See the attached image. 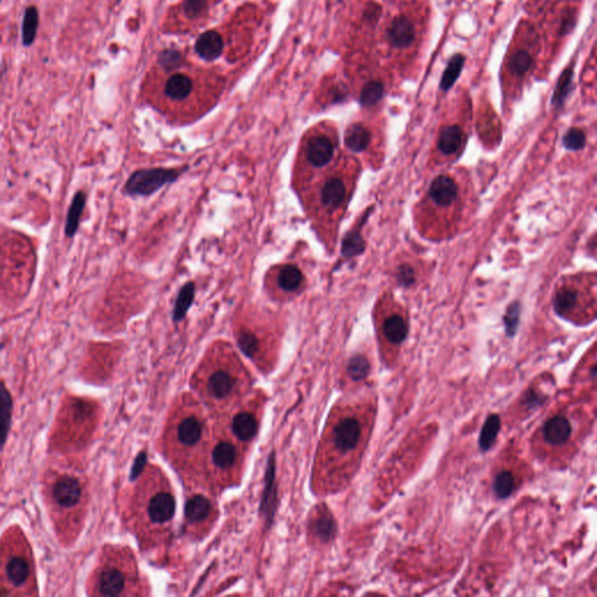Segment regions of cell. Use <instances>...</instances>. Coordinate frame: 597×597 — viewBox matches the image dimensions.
Masks as SVG:
<instances>
[{
	"label": "cell",
	"mask_w": 597,
	"mask_h": 597,
	"mask_svg": "<svg viewBox=\"0 0 597 597\" xmlns=\"http://www.w3.org/2000/svg\"><path fill=\"white\" fill-rule=\"evenodd\" d=\"M210 432L199 402L182 395L173 406L162 436V453L183 478L203 475V464Z\"/></svg>",
	"instance_id": "obj_1"
},
{
	"label": "cell",
	"mask_w": 597,
	"mask_h": 597,
	"mask_svg": "<svg viewBox=\"0 0 597 597\" xmlns=\"http://www.w3.org/2000/svg\"><path fill=\"white\" fill-rule=\"evenodd\" d=\"M176 510V496L166 475L159 468L147 466L130 508V522L141 545L158 546L169 538Z\"/></svg>",
	"instance_id": "obj_2"
},
{
	"label": "cell",
	"mask_w": 597,
	"mask_h": 597,
	"mask_svg": "<svg viewBox=\"0 0 597 597\" xmlns=\"http://www.w3.org/2000/svg\"><path fill=\"white\" fill-rule=\"evenodd\" d=\"M192 385L213 412H230L249 391L251 377L230 347L218 346L204 357Z\"/></svg>",
	"instance_id": "obj_3"
},
{
	"label": "cell",
	"mask_w": 597,
	"mask_h": 597,
	"mask_svg": "<svg viewBox=\"0 0 597 597\" xmlns=\"http://www.w3.org/2000/svg\"><path fill=\"white\" fill-rule=\"evenodd\" d=\"M91 594L98 596H130L143 594L137 563L130 549L109 546L102 554L91 577Z\"/></svg>",
	"instance_id": "obj_4"
},
{
	"label": "cell",
	"mask_w": 597,
	"mask_h": 597,
	"mask_svg": "<svg viewBox=\"0 0 597 597\" xmlns=\"http://www.w3.org/2000/svg\"><path fill=\"white\" fill-rule=\"evenodd\" d=\"M244 448L223 429L216 431L208 441L203 475L216 490H223L240 483L243 474Z\"/></svg>",
	"instance_id": "obj_5"
},
{
	"label": "cell",
	"mask_w": 597,
	"mask_h": 597,
	"mask_svg": "<svg viewBox=\"0 0 597 597\" xmlns=\"http://www.w3.org/2000/svg\"><path fill=\"white\" fill-rule=\"evenodd\" d=\"M14 549L10 546L0 552V596L28 594L35 588L34 561L29 546L24 539L19 540Z\"/></svg>",
	"instance_id": "obj_6"
},
{
	"label": "cell",
	"mask_w": 597,
	"mask_h": 597,
	"mask_svg": "<svg viewBox=\"0 0 597 597\" xmlns=\"http://www.w3.org/2000/svg\"><path fill=\"white\" fill-rule=\"evenodd\" d=\"M47 501L54 513L74 515L82 511L86 497V485L82 478L70 471H58L49 476Z\"/></svg>",
	"instance_id": "obj_7"
},
{
	"label": "cell",
	"mask_w": 597,
	"mask_h": 597,
	"mask_svg": "<svg viewBox=\"0 0 597 597\" xmlns=\"http://www.w3.org/2000/svg\"><path fill=\"white\" fill-rule=\"evenodd\" d=\"M217 513L216 505L206 494L189 496L185 506V532L194 538H203L213 527Z\"/></svg>",
	"instance_id": "obj_8"
},
{
	"label": "cell",
	"mask_w": 597,
	"mask_h": 597,
	"mask_svg": "<svg viewBox=\"0 0 597 597\" xmlns=\"http://www.w3.org/2000/svg\"><path fill=\"white\" fill-rule=\"evenodd\" d=\"M263 399L256 397L250 402L240 406L234 418L231 419L229 433L243 447H247L257 435L263 416Z\"/></svg>",
	"instance_id": "obj_9"
},
{
	"label": "cell",
	"mask_w": 597,
	"mask_h": 597,
	"mask_svg": "<svg viewBox=\"0 0 597 597\" xmlns=\"http://www.w3.org/2000/svg\"><path fill=\"white\" fill-rule=\"evenodd\" d=\"M179 176L178 169H141L131 176L125 185V190L130 195H151L164 185L176 181Z\"/></svg>",
	"instance_id": "obj_10"
},
{
	"label": "cell",
	"mask_w": 597,
	"mask_h": 597,
	"mask_svg": "<svg viewBox=\"0 0 597 597\" xmlns=\"http://www.w3.org/2000/svg\"><path fill=\"white\" fill-rule=\"evenodd\" d=\"M335 148L336 143L329 134L320 132L309 136L303 146L305 164L313 169H322L332 162Z\"/></svg>",
	"instance_id": "obj_11"
},
{
	"label": "cell",
	"mask_w": 597,
	"mask_h": 597,
	"mask_svg": "<svg viewBox=\"0 0 597 597\" xmlns=\"http://www.w3.org/2000/svg\"><path fill=\"white\" fill-rule=\"evenodd\" d=\"M347 185L341 176H330L322 182L319 190V203L322 210L336 211L347 199Z\"/></svg>",
	"instance_id": "obj_12"
},
{
	"label": "cell",
	"mask_w": 597,
	"mask_h": 597,
	"mask_svg": "<svg viewBox=\"0 0 597 597\" xmlns=\"http://www.w3.org/2000/svg\"><path fill=\"white\" fill-rule=\"evenodd\" d=\"M416 39V28L405 15H398L386 29V40L395 48H407Z\"/></svg>",
	"instance_id": "obj_13"
},
{
	"label": "cell",
	"mask_w": 597,
	"mask_h": 597,
	"mask_svg": "<svg viewBox=\"0 0 597 597\" xmlns=\"http://www.w3.org/2000/svg\"><path fill=\"white\" fill-rule=\"evenodd\" d=\"M457 183L450 176H440L429 187V197L436 206L447 208L457 202Z\"/></svg>",
	"instance_id": "obj_14"
},
{
	"label": "cell",
	"mask_w": 597,
	"mask_h": 597,
	"mask_svg": "<svg viewBox=\"0 0 597 597\" xmlns=\"http://www.w3.org/2000/svg\"><path fill=\"white\" fill-rule=\"evenodd\" d=\"M572 433L570 422L565 416H553L546 422L542 428V435L546 442L552 446H560L567 442Z\"/></svg>",
	"instance_id": "obj_15"
},
{
	"label": "cell",
	"mask_w": 597,
	"mask_h": 597,
	"mask_svg": "<svg viewBox=\"0 0 597 597\" xmlns=\"http://www.w3.org/2000/svg\"><path fill=\"white\" fill-rule=\"evenodd\" d=\"M194 89V83L190 76L176 72L171 76L165 83L164 93L169 100L173 102H182L189 98Z\"/></svg>",
	"instance_id": "obj_16"
},
{
	"label": "cell",
	"mask_w": 597,
	"mask_h": 597,
	"mask_svg": "<svg viewBox=\"0 0 597 597\" xmlns=\"http://www.w3.org/2000/svg\"><path fill=\"white\" fill-rule=\"evenodd\" d=\"M13 399L4 381H0V450L6 443L12 422Z\"/></svg>",
	"instance_id": "obj_17"
},
{
	"label": "cell",
	"mask_w": 597,
	"mask_h": 597,
	"mask_svg": "<svg viewBox=\"0 0 597 597\" xmlns=\"http://www.w3.org/2000/svg\"><path fill=\"white\" fill-rule=\"evenodd\" d=\"M223 40L216 32H206L196 41L195 49L202 59L215 60L223 52Z\"/></svg>",
	"instance_id": "obj_18"
},
{
	"label": "cell",
	"mask_w": 597,
	"mask_h": 597,
	"mask_svg": "<svg viewBox=\"0 0 597 597\" xmlns=\"http://www.w3.org/2000/svg\"><path fill=\"white\" fill-rule=\"evenodd\" d=\"M464 141V132L457 125H448L440 131L438 148L443 155L457 153Z\"/></svg>",
	"instance_id": "obj_19"
},
{
	"label": "cell",
	"mask_w": 597,
	"mask_h": 597,
	"mask_svg": "<svg viewBox=\"0 0 597 597\" xmlns=\"http://www.w3.org/2000/svg\"><path fill=\"white\" fill-rule=\"evenodd\" d=\"M347 147L354 153H360L367 150L371 143V132L362 124H354L348 129L344 138Z\"/></svg>",
	"instance_id": "obj_20"
},
{
	"label": "cell",
	"mask_w": 597,
	"mask_h": 597,
	"mask_svg": "<svg viewBox=\"0 0 597 597\" xmlns=\"http://www.w3.org/2000/svg\"><path fill=\"white\" fill-rule=\"evenodd\" d=\"M309 531L313 534V539L316 542H327L335 534V523L329 513L319 512L313 518Z\"/></svg>",
	"instance_id": "obj_21"
},
{
	"label": "cell",
	"mask_w": 597,
	"mask_h": 597,
	"mask_svg": "<svg viewBox=\"0 0 597 597\" xmlns=\"http://www.w3.org/2000/svg\"><path fill=\"white\" fill-rule=\"evenodd\" d=\"M303 282V275L296 265H285L279 268L277 275V285L279 289L286 293H293L298 291Z\"/></svg>",
	"instance_id": "obj_22"
},
{
	"label": "cell",
	"mask_w": 597,
	"mask_h": 597,
	"mask_svg": "<svg viewBox=\"0 0 597 597\" xmlns=\"http://www.w3.org/2000/svg\"><path fill=\"white\" fill-rule=\"evenodd\" d=\"M383 333L391 343H402L409 333V327L404 317L400 315H391L385 320L383 324Z\"/></svg>",
	"instance_id": "obj_23"
},
{
	"label": "cell",
	"mask_w": 597,
	"mask_h": 597,
	"mask_svg": "<svg viewBox=\"0 0 597 597\" xmlns=\"http://www.w3.org/2000/svg\"><path fill=\"white\" fill-rule=\"evenodd\" d=\"M464 63H466V56L464 54H454L450 58L440 81V89L442 91H448L453 88L457 79L460 77Z\"/></svg>",
	"instance_id": "obj_24"
},
{
	"label": "cell",
	"mask_w": 597,
	"mask_h": 597,
	"mask_svg": "<svg viewBox=\"0 0 597 597\" xmlns=\"http://www.w3.org/2000/svg\"><path fill=\"white\" fill-rule=\"evenodd\" d=\"M574 79V68L573 65L567 67L561 75H560L558 83H556V89L552 97V105L556 109H561L563 104L566 102L567 97L570 95V89L573 86Z\"/></svg>",
	"instance_id": "obj_25"
},
{
	"label": "cell",
	"mask_w": 597,
	"mask_h": 597,
	"mask_svg": "<svg viewBox=\"0 0 597 597\" xmlns=\"http://www.w3.org/2000/svg\"><path fill=\"white\" fill-rule=\"evenodd\" d=\"M579 303V293L570 287H563L554 298V309L559 315H566L573 312Z\"/></svg>",
	"instance_id": "obj_26"
},
{
	"label": "cell",
	"mask_w": 597,
	"mask_h": 597,
	"mask_svg": "<svg viewBox=\"0 0 597 597\" xmlns=\"http://www.w3.org/2000/svg\"><path fill=\"white\" fill-rule=\"evenodd\" d=\"M499 429H501V419L497 414H492L485 420L480 435V450L483 452L490 450L497 439Z\"/></svg>",
	"instance_id": "obj_27"
},
{
	"label": "cell",
	"mask_w": 597,
	"mask_h": 597,
	"mask_svg": "<svg viewBox=\"0 0 597 597\" xmlns=\"http://www.w3.org/2000/svg\"><path fill=\"white\" fill-rule=\"evenodd\" d=\"M194 298H195V285L194 282H188L180 289L179 296L176 298V307L173 310V316L176 322L185 317L194 301Z\"/></svg>",
	"instance_id": "obj_28"
},
{
	"label": "cell",
	"mask_w": 597,
	"mask_h": 597,
	"mask_svg": "<svg viewBox=\"0 0 597 597\" xmlns=\"http://www.w3.org/2000/svg\"><path fill=\"white\" fill-rule=\"evenodd\" d=\"M384 84L379 81H370L362 88L360 103L362 107H371L376 105L384 96Z\"/></svg>",
	"instance_id": "obj_29"
},
{
	"label": "cell",
	"mask_w": 597,
	"mask_h": 597,
	"mask_svg": "<svg viewBox=\"0 0 597 597\" xmlns=\"http://www.w3.org/2000/svg\"><path fill=\"white\" fill-rule=\"evenodd\" d=\"M84 204H86V196H84L83 192H79L75 196L74 202H72L70 210H69L68 221H67V227H65V230H67V235L68 236H72V235L75 234L76 230H77L79 217H81V214H82Z\"/></svg>",
	"instance_id": "obj_30"
},
{
	"label": "cell",
	"mask_w": 597,
	"mask_h": 597,
	"mask_svg": "<svg viewBox=\"0 0 597 597\" xmlns=\"http://www.w3.org/2000/svg\"><path fill=\"white\" fill-rule=\"evenodd\" d=\"M364 244L363 238L357 230L348 232L342 242V254L344 258H353L358 254H363Z\"/></svg>",
	"instance_id": "obj_31"
},
{
	"label": "cell",
	"mask_w": 597,
	"mask_h": 597,
	"mask_svg": "<svg viewBox=\"0 0 597 597\" xmlns=\"http://www.w3.org/2000/svg\"><path fill=\"white\" fill-rule=\"evenodd\" d=\"M531 65H532V58L530 55V53L524 49H519L513 53L509 61V68L517 76L525 75L531 68Z\"/></svg>",
	"instance_id": "obj_32"
},
{
	"label": "cell",
	"mask_w": 597,
	"mask_h": 597,
	"mask_svg": "<svg viewBox=\"0 0 597 597\" xmlns=\"http://www.w3.org/2000/svg\"><path fill=\"white\" fill-rule=\"evenodd\" d=\"M39 24L38 11L35 7H29L26 11L22 25V39L26 46L31 45L37 34V28Z\"/></svg>",
	"instance_id": "obj_33"
},
{
	"label": "cell",
	"mask_w": 597,
	"mask_h": 597,
	"mask_svg": "<svg viewBox=\"0 0 597 597\" xmlns=\"http://www.w3.org/2000/svg\"><path fill=\"white\" fill-rule=\"evenodd\" d=\"M370 371V363L362 355H356L348 362L347 372L355 381H363Z\"/></svg>",
	"instance_id": "obj_34"
},
{
	"label": "cell",
	"mask_w": 597,
	"mask_h": 597,
	"mask_svg": "<svg viewBox=\"0 0 597 597\" xmlns=\"http://www.w3.org/2000/svg\"><path fill=\"white\" fill-rule=\"evenodd\" d=\"M515 489V478L510 471H501L494 480V491L501 499L508 498Z\"/></svg>",
	"instance_id": "obj_35"
},
{
	"label": "cell",
	"mask_w": 597,
	"mask_h": 597,
	"mask_svg": "<svg viewBox=\"0 0 597 597\" xmlns=\"http://www.w3.org/2000/svg\"><path fill=\"white\" fill-rule=\"evenodd\" d=\"M563 145L567 150H570V151L582 150L586 145V134L580 129L573 127V129L567 131V133L565 134Z\"/></svg>",
	"instance_id": "obj_36"
},
{
	"label": "cell",
	"mask_w": 597,
	"mask_h": 597,
	"mask_svg": "<svg viewBox=\"0 0 597 597\" xmlns=\"http://www.w3.org/2000/svg\"><path fill=\"white\" fill-rule=\"evenodd\" d=\"M519 313H520V306L518 303H513L506 313L504 320L506 333H508L509 336L515 335L516 329L518 326Z\"/></svg>",
	"instance_id": "obj_37"
},
{
	"label": "cell",
	"mask_w": 597,
	"mask_h": 597,
	"mask_svg": "<svg viewBox=\"0 0 597 597\" xmlns=\"http://www.w3.org/2000/svg\"><path fill=\"white\" fill-rule=\"evenodd\" d=\"M397 279H398L399 284L405 286V287L413 285L416 282L414 270L407 264L399 266L398 271H397Z\"/></svg>",
	"instance_id": "obj_38"
},
{
	"label": "cell",
	"mask_w": 597,
	"mask_h": 597,
	"mask_svg": "<svg viewBox=\"0 0 597 597\" xmlns=\"http://www.w3.org/2000/svg\"><path fill=\"white\" fill-rule=\"evenodd\" d=\"M206 0H185L183 4V12L189 18H194L201 13V11L206 7Z\"/></svg>",
	"instance_id": "obj_39"
},
{
	"label": "cell",
	"mask_w": 597,
	"mask_h": 597,
	"mask_svg": "<svg viewBox=\"0 0 597 597\" xmlns=\"http://www.w3.org/2000/svg\"><path fill=\"white\" fill-rule=\"evenodd\" d=\"M381 15V7L374 3L370 4V5L365 8V12H364V18H365V20L369 21L371 24H376V22L379 20Z\"/></svg>",
	"instance_id": "obj_40"
},
{
	"label": "cell",
	"mask_w": 597,
	"mask_h": 597,
	"mask_svg": "<svg viewBox=\"0 0 597 597\" xmlns=\"http://www.w3.org/2000/svg\"><path fill=\"white\" fill-rule=\"evenodd\" d=\"M575 22H577L575 13H573V12H568V13L563 18V21H561V25H560V32H561V34H567V33H570V29L575 26Z\"/></svg>",
	"instance_id": "obj_41"
},
{
	"label": "cell",
	"mask_w": 597,
	"mask_h": 597,
	"mask_svg": "<svg viewBox=\"0 0 597 597\" xmlns=\"http://www.w3.org/2000/svg\"><path fill=\"white\" fill-rule=\"evenodd\" d=\"M162 60L165 67L173 68L176 65V62L179 61L180 54L179 53L174 52V51H169V52H165L162 54Z\"/></svg>",
	"instance_id": "obj_42"
}]
</instances>
